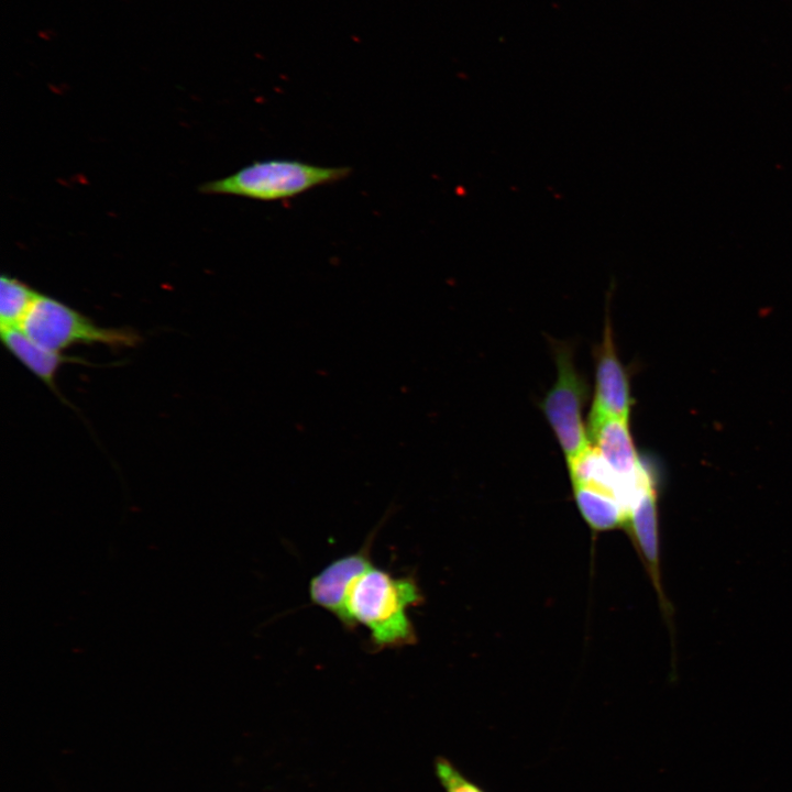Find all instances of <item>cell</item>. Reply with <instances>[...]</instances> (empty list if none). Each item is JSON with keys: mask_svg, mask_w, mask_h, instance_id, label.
<instances>
[{"mask_svg": "<svg viewBox=\"0 0 792 792\" xmlns=\"http://www.w3.org/2000/svg\"><path fill=\"white\" fill-rule=\"evenodd\" d=\"M422 602L424 595L413 575L394 576L372 565L353 584L348 613L355 627L361 624L369 630L376 650L400 648L417 641L407 610Z\"/></svg>", "mask_w": 792, "mask_h": 792, "instance_id": "1", "label": "cell"}, {"mask_svg": "<svg viewBox=\"0 0 792 792\" xmlns=\"http://www.w3.org/2000/svg\"><path fill=\"white\" fill-rule=\"evenodd\" d=\"M351 172L349 166H319L298 160L270 158L253 162L229 176L208 182L200 190L205 194L276 201L338 183L349 177Z\"/></svg>", "mask_w": 792, "mask_h": 792, "instance_id": "2", "label": "cell"}, {"mask_svg": "<svg viewBox=\"0 0 792 792\" xmlns=\"http://www.w3.org/2000/svg\"><path fill=\"white\" fill-rule=\"evenodd\" d=\"M42 346L62 352L74 345L102 344L118 350L134 348L140 334L131 328H105L47 295L40 294L20 327Z\"/></svg>", "mask_w": 792, "mask_h": 792, "instance_id": "3", "label": "cell"}, {"mask_svg": "<svg viewBox=\"0 0 792 792\" xmlns=\"http://www.w3.org/2000/svg\"><path fill=\"white\" fill-rule=\"evenodd\" d=\"M552 345L557 378L539 406L569 463L591 447L582 419L590 392L586 378L575 366L571 345L565 342Z\"/></svg>", "mask_w": 792, "mask_h": 792, "instance_id": "4", "label": "cell"}, {"mask_svg": "<svg viewBox=\"0 0 792 792\" xmlns=\"http://www.w3.org/2000/svg\"><path fill=\"white\" fill-rule=\"evenodd\" d=\"M374 532L358 551L331 561L309 582L314 605L332 614L348 629L355 628L348 613V597L355 581L373 564L371 548Z\"/></svg>", "mask_w": 792, "mask_h": 792, "instance_id": "5", "label": "cell"}, {"mask_svg": "<svg viewBox=\"0 0 792 792\" xmlns=\"http://www.w3.org/2000/svg\"><path fill=\"white\" fill-rule=\"evenodd\" d=\"M587 432L593 448L623 481L635 486L653 483L652 474L635 448L628 419L588 417Z\"/></svg>", "mask_w": 792, "mask_h": 792, "instance_id": "6", "label": "cell"}, {"mask_svg": "<svg viewBox=\"0 0 792 792\" xmlns=\"http://www.w3.org/2000/svg\"><path fill=\"white\" fill-rule=\"evenodd\" d=\"M632 398L624 364L618 358L609 316L595 351V389L590 417L609 416L628 419Z\"/></svg>", "mask_w": 792, "mask_h": 792, "instance_id": "7", "label": "cell"}, {"mask_svg": "<svg viewBox=\"0 0 792 792\" xmlns=\"http://www.w3.org/2000/svg\"><path fill=\"white\" fill-rule=\"evenodd\" d=\"M0 334L3 346L59 398L56 375L62 365L69 363L94 365L85 359L42 346L21 328H0Z\"/></svg>", "mask_w": 792, "mask_h": 792, "instance_id": "8", "label": "cell"}, {"mask_svg": "<svg viewBox=\"0 0 792 792\" xmlns=\"http://www.w3.org/2000/svg\"><path fill=\"white\" fill-rule=\"evenodd\" d=\"M635 544L640 549L644 561L657 591H660L658 514L656 487L649 488L631 508L626 527Z\"/></svg>", "mask_w": 792, "mask_h": 792, "instance_id": "9", "label": "cell"}, {"mask_svg": "<svg viewBox=\"0 0 792 792\" xmlns=\"http://www.w3.org/2000/svg\"><path fill=\"white\" fill-rule=\"evenodd\" d=\"M572 486L576 506L592 529L607 531L626 527L627 513L615 496L592 485Z\"/></svg>", "mask_w": 792, "mask_h": 792, "instance_id": "10", "label": "cell"}, {"mask_svg": "<svg viewBox=\"0 0 792 792\" xmlns=\"http://www.w3.org/2000/svg\"><path fill=\"white\" fill-rule=\"evenodd\" d=\"M40 296L24 282L3 274L0 278V328H20Z\"/></svg>", "mask_w": 792, "mask_h": 792, "instance_id": "11", "label": "cell"}, {"mask_svg": "<svg viewBox=\"0 0 792 792\" xmlns=\"http://www.w3.org/2000/svg\"><path fill=\"white\" fill-rule=\"evenodd\" d=\"M435 773L444 792H486L443 756L435 759Z\"/></svg>", "mask_w": 792, "mask_h": 792, "instance_id": "12", "label": "cell"}]
</instances>
